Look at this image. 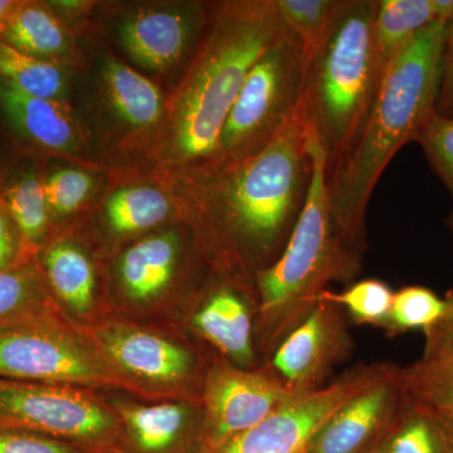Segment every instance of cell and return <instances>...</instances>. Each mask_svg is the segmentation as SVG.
<instances>
[{
	"instance_id": "obj_27",
	"label": "cell",
	"mask_w": 453,
	"mask_h": 453,
	"mask_svg": "<svg viewBox=\"0 0 453 453\" xmlns=\"http://www.w3.org/2000/svg\"><path fill=\"white\" fill-rule=\"evenodd\" d=\"M53 310L58 309L37 261L0 273V326Z\"/></svg>"
},
{
	"instance_id": "obj_26",
	"label": "cell",
	"mask_w": 453,
	"mask_h": 453,
	"mask_svg": "<svg viewBox=\"0 0 453 453\" xmlns=\"http://www.w3.org/2000/svg\"><path fill=\"white\" fill-rule=\"evenodd\" d=\"M0 79L33 97L65 101L67 77L55 62L26 55L0 40Z\"/></svg>"
},
{
	"instance_id": "obj_18",
	"label": "cell",
	"mask_w": 453,
	"mask_h": 453,
	"mask_svg": "<svg viewBox=\"0 0 453 453\" xmlns=\"http://www.w3.org/2000/svg\"><path fill=\"white\" fill-rule=\"evenodd\" d=\"M205 25L201 7L142 9L122 23L120 38L127 53L148 70L177 65Z\"/></svg>"
},
{
	"instance_id": "obj_33",
	"label": "cell",
	"mask_w": 453,
	"mask_h": 453,
	"mask_svg": "<svg viewBox=\"0 0 453 453\" xmlns=\"http://www.w3.org/2000/svg\"><path fill=\"white\" fill-rule=\"evenodd\" d=\"M92 187V178L81 170L59 169L50 174L43 181L50 219H64L79 211L88 201Z\"/></svg>"
},
{
	"instance_id": "obj_19",
	"label": "cell",
	"mask_w": 453,
	"mask_h": 453,
	"mask_svg": "<svg viewBox=\"0 0 453 453\" xmlns=\"http://www.w3.org/2000/svg\"><path fill=\"white\" fill-rule=\"evenodd\" d=\"M0 105L14 129L33 144L53 151H74L80 127L65 101L33 97L0 79Z\"/></svg>"
},
{
	"instance_id": "obj_22",
	"label": "cell",
	"mask_w": 453,
	"mask_h": 453,
	"mask_svg": "<svg viewBox=\"0 0 453 453\" xmlns=\"http://www.w3.org/2000/svg\"><path fill=\"white\" fill-rule=\"evenodd\" d=\"M103 76L106 96L122 121L142 130L162 118V92L150 80L116 59L106 62Z\"/></svg>"
},
{
	"instance_id": "obj_9",
	"label": "cell",
	"mask_w": 453,
	"mask_h": 453,
	"mask_svg": "<svg viewBox=\"0 0 453 453\" xmlns=\"http://www.w3.org/2000/svg\"><path fill=\"white\" fill-rule=\"evenodd\" d=\"M0 428L49 434L97 453H122L120 419L105 390L0 378Z\"/></svg>"
},
{
	"instance_id": "obj_7",
	"label": "cell",
	"mask_w": 453,
	"mask_h": 453,
	"mask_svg": "<svg viewBox=\"0 0 453 453\" xmlns=\"http://www.w3.org/2000/svg\"><path fill=\"white\" fill-rule=\"evenodd\" d=\"M309 55L282 25L247 74L220 135L222 164L242 162L266 148L300 106Z\"/></svg>"
},
{
	"instance_id": "obj_4",
	"label": "cell",
	"mask_w": 453,
	"mask_h": 453,
	"mask_svg": "<svg viewBox=\"0 0 453 453\" xmlns=\"http://www.w3.org/2000/svg\"><path fill=\"white\" fill-rule=\"evenodd\" d=\"M306 148L311 179L305 204L282 255L255 277L256 344L262 365L314 310L329 283L350 285L363 270L365 259L349 251L336 229L327 192L326 153L309 127Z\"/></svg>"
},
{
	"instance_id": "obj_32",
	"label": "cell",
	"mask_w": 453,
	"mask_h": 453,
	"mask_svg": "<svg viewBox=\"0 0 453 453\" xmlns=\"http://www.w3.org/2000/svg\"><path fill=\"white\" fill-rule=\"evenodd\" d=\"M416 142L421 145L432 170L451 193L452 211L446 225L453 234V118L434 112L419 130Z\"/></svg>"
},
{
	"instance_id": "obj_3",
	"label": "cell",
	"mask_w": 453,
	"mask_h": 453,
	"mask_svg": "<svg viewBox=\"0 0 453 453\" xmlns=\"http://www.w3.org/2000/svg\"><path fill=\"white\" fill-rule=\"evenodd\" d=\"M282 23L275 0L220 4L172 106V154L190 172L222 164L220 135L247 74Z\"/></svg>"
},
{
	"instance_id": "obj_31",
	"label": "cell",
	"mask_w": 453,
	"mask_h": 453,
	"mask_svg": "<svg viewBox=\"0 0 453 453\" xmlns=\"http://www.w3.org/2000/svg\"><path fill=\"white\" fill-rule=\"evenodd\" d=\"M446 311L445 299L426 286L410 285L395 291L392 309L384 332L389 338L411 330L426 333Z\"/></svg>"
},
{
	"instance_id": "obj_38",
	"label": "cell",
	"mask_w": 453,
	"mask_h": 453,
	"mask_svg": "<svg viewBox=\"0 0 453 453\" xmlns=\"http://www.w3.org/2000/svg\"><path fill=\"white\" fill-rule=\"evenodd\" d=\"M436 20L449 22L453 18V0H432Z\"/></svg>"
},
{
	"instance_id": "obj_13",
	"label": "cell",
	"mask_w": 453,
	"mask_h": 453,
	"mask_svg": "<svg viewBox=\"0 0 453 453\" xmlns=\"http://www.w3.org/2000/svg\"><path fill=\"white\" fill-rule=\"evenodd\" d=\"M183 258V235L177 229L154 232L130 244L113 267L115 312L145 320L160 311L177 288Z\"/></svg>"
},
{
	"instance_id": "obj_11",
	"label": "cell",
	"mask_w": 453,
	"mask_h": 453,
	"mask_svg": "<svg viewBox=\"0 0 453 453\" xmlns=\"http://www.w3.org/2000/svg\"><path fill=\"white\" fill-rule=\"evenodd\" d=\"M297 395L266 365L244 369L217 357L203 387L204 422L196 453L219 449Z\"/></svg>"
},
{
	"instance_id": "obj_34",
	"label": "cell",
	"mask_w": 453,
	"mask_h": 453,
	"mask_svg": "<svg viewBox=\"0 0 453 453\" xmlns=\"http://www.w3.org/2000/svg\"><path fill=\"white\" fill-rule=\"evenodd\" d=\"M0 453H97L61 438L23 431L0 428Z\"/></svg>"
},
{
	"instance_id": "obj_14",
	"label": "cell",
	"mask_w": 453,
	"mask_h": 453,
	"mask_svg": "<svg viewBox=\"0 0 453 453\" xmlns=\"http://www.w3.org/2000/svg\"><path fill=\"white\" fill-rule=\"evenodd\" d=\"M120 419L122 453H196L204 413L201 401H144L127 393L105 392Z\"/></svg>"
},
{
	"instance_id": "obj_35",
	"label": "cell",
	"mask_w": 453,
	"mask_h": 453,
	"mask_svg": "<svg viewBox=\"0 0 453 453\" xmlns=\"http://www.w3.org/2000/svg\"><path fill=\"white\" fill-rule=\"evenodd\" d=\"M35 261L27 251L0 195V273Z\"/></svg>"
},
{
	"instance_id": "obj_8",
	"label": "cell",
	"mask_w": 453,
	"mask_h": 453,
	"mask_svg": "<svg viewBox=\"0 0 453 453\" xmlns=\"http://www.w3.org/2000/svg\"><path fill=\"white\" fill-rule=\"evenodd\" d=\"M0 378L124 392L81 327L59 310L0 326Z\"/></svg>"
},
{
	"instance_id": "obj_39",
	"label": "cell",
	"mask_w": 453,
	"mask_h": 453,
	"mask_svg": "<svg viewBox=\"0 0 453 453\" xmlns=\"http://www.w3.org/2000/svg\"><path fill=\"white\" fill-rule=\"evenodd\" d=\"M17 5L18 2H14V0H0V35L4 31L9 18H11Z\"/></svg>"
},
{
	"instance_id": "obj_36",
	"label": "cell",
	"mask_w": 453,
	"mask_h": 453,
	"mask_svg": "<svg viewBox=\"0 0 453 453\" xmlns=\"http://www.w3.org/2000/svg\"><path fill=\"white\" fill-rule=\"evenodd\" d=\"M446 311L425 334L422 359H453V288L445 296Z\"/></svg>"
},
{
	"instance_id": "obj_1",
	"label": "cell",
	"mask_w": 453,
	"mask_h": 453,
	"mask_svg": "<svg viewBox=\"0 0 453 453\" xmlns=\"http://www.w3.org/2000/svg\"><path fill=\"white\" fill-rule=\"evenodd\" d=\"M303 107L242 162L195 172L207 252L220 279L255 288L285 250L311 179Z\"/></svg>"
},
{
	"instance_id": "obj_40",
	"label": "cell",
	"mask_w": 453,
	"mask_h": 453,
	"mask_svg": "<svg viewBox=\"0 0 453 453\" xmlns=\"http://www.w3.org/2000/svg\"><path fill=\"white\" fill-rule=\"evenodd\" d=\"M371 453H384V452L381 451L380 445H378V447H375V449H372V451Z\"/></svg>"
},
{
	"instance_id": "obj_30",
	"label": "cell",
	"mask_w": 453,
	"mask_h": 453,
	"mask_svg": "<svg viewBox=\"0 0 453 453\" xmlns=\"http://www.w3.org/2000/svg\"><path fill=\"white\" fill-rule=\"evenodd\" d=\"M393 297L395 291L388 283L378 279H365L351 282L342 292L325 290L319 299L338 305L353 323L371 325L384 330L392 309Z\"/></svg>"
},
{
	"instance_id": "obj_20",
	"label": "cell",
	"mask_w": 453,
	"mask_h": 453,
	"mask_svg": "<svg viewBox=\"0 0 453 453\" xmlns=\"http://www.w3.org/2000/svg\"><path fill=\"white\" fill-rule=\"evenodd\" d=\"M0 40L26 55L50 62L65 58L73 49L67 28L50 7L38 2H18Z\"/></svg>"
},
{
	"instance_id": "obj_29",
	"label": "cell",
	"mask_w": 453,
	"mask_h": 453,
	"mask_svg": "<svg viewBox=\"0 0 453 453\" xmlns=\"http://www.w3.org/2000/svg\"><path fill=\"white\" fill-rule=\"evenodd\" d=\"M405 395L453 419V359H422L402 368Z\"/></svg>"
},
{
	"instance_id": "obj_28",
	"label": "cell",
	"mask_w": 453,
	"mask_h": 453,
	"mask_svg": "<svg viewBox=\"0 0 453 453\" xmlns=\"http://www.w3.org/2000/svg\"><path fill=\"white\" fill-rule=\"evenodd\" d=\"M280 20L296 35L309 57L320 49L344 0H275Z\"/></svg>"
},
{
	"instance_id": "obj_5",
	"label": "cell",
	"mask_w": 453,
	"mask_h": 453,
	"mask_svg": "<svg viewBox=\"0 0 453 453\" xmlns=\"http://www.w3.org/2000/svg\"><path fill=\"white\" fill-rule=\"evenodd\" d=\"M375 12L377 0H344L326 40L309 57L301 107L326 153L327 169L357 139L383 80Z\"/></svg>"
},
{
	"instance_id": "obj_2",
	"label": "cell",
	"mask_w": 453,
	"mask_h": 453,
	"mask_svg": "<svg viewBox=\"0 0 453 453\" xmlns=\"http://www.w3.org/2000/svg\"><path fill=\"white\" fill-rule=\"evenodd\" d=\"M446 25L436 20L426 27L396 57L357 139L326 170L334 222L342 243L357 257L365 259L368 247L366 208L378 180L436 112Z\"/></svg>"
},
{
	"instance_id": "obj_23",
	"label": "cell",
	"mask_w": 453,
	"mask_h": 453,
	"mask_svg": "<svg viewBox=\"0 0 453 453\" xmlns=\"http://www.w3.org/2000/svg\"><path fill=\"white\" fill-rule=\"evenodd\" d=\"M434 22L432 0H377L374 40L383 76L417 33Z\"/></svg>"
},
{
	"instance_id": "obj_16",
	"label": "cell",
	"mask_w": 453,
	"mask_h": 453,
	"mask_svg": "<svg viewBox=\"0 0 453 453\" xmlns=\"http://www.w3.org/2000/svg\"><path fill=\"white\" fill-rule=\"evenodd\" d=\"M407 401L402 368L351 398L312 438L306 453H371Z\"/></svg>"
},
{
	"instance_id": "obj_21",
	"label": "cell",
	"mask_w": 453,
	"mask_h": 453,
	"mask_svg": "<svg viewBox=\"0 0 453 453\" xmlns=\"http://www.w3.org/2000/svg\"><path fill=\"white\" fill-rule=\"evenodd\" d=\"M380 447L384 453H453V419L407 398Z\"/></svg>"
},
{
	"instance_id": "obj_25",
	"label": "cell",
	"mask_w": 453,
	"mask_h": 453,
	"mask_svg": "<svg viewBox=\"0 0 453 453\" xmlns=\"http://www.w3.org/2000/svg\"><path fill=\"white\" fill-rule=\"evenodd\" d=\"M2 196L27 251L37 259L46 244L50 220L43 181L35 173H23L5 188Z\"/></svg>"
},
{
	"instance_id": "obj_12",
	"label": "cell",
	"mask_w": 453,
	"mask_h": 453,
	"mask_svg": "<svg viewBox=\"0 0 453 453\" xmlns=\"http://www.w3.org/2000/svg\"><path fill=\"white\" fill-rule=\"evenodd\" d=\"M347 314L319 299L314 310L280 342L265 365L295 395L321 388L330 372L353 353Z\"/></svg>"
},
{
	"instance_id": "obj_37",
	"label": "cell",
	"mask_w": 453,
	"mask_h": 453,
	"mask_svg": "<svg viewBox=\"0 0 453 453\" xmlns=\"http://www.w3.org/2000/svg\"><path fill=\"white\" fill-rule=\"evenodd\" d=\"M436 113L453 118V18L446 25Z\"/></svg>"
},
{
	"instance_id": "obj_6",
	"label": "cell",
	"mask_w": 453,
	"mask_h": 453,
	"mask_svg": "<svg viewBox=\"0 0 453 453\" xmlns=\"http://www.w3.org/2000/svg\"><path fill=\"white\" fill-rule=\"evenodd\" d=\"M124 392L144 401H201L219 354L186 329L113 312L81 327Z\"/></svg>"
},
{
	"instance_id": "obj_17",
	"label": "cell",
	"mask_w": 453,
	"mask_h": 453,
	"mask_svg": "<svg viewBox=\"0 0 453 453\" xmlns=\"http://www.w3.org/2000/svg\"><path fill=\"white\" fill-rule=\"evenodd\" d=\"M37 257L53 303L71 323L89 326L115 312L94 257L79 241L56 238L42 247Z\"/></svg>"
},
{
	"instance_id": "obj_10",
	"label": "cell",
	"mask_w": 453,
	"mask_h": 453,
	"mask_svg": "<svg viewBox=\"0 0 453 453\" xmlns=\"http://www.w3.org/2000/svg\"><path fill=\"white\" fill-rule=\"evenodd\" d=\"M395 366L360 363L327 386L295 396L255 427L208 453H306L312 438L336 411Z\"/></svg>"
},
{
	"instance_id": "obj_24",
	"label": "cell",
	"mask_w": 453,
	"mask_h": 453,
	"mask_svg": "<svg viewBox=\"0 0 453 453\" xmlns=\"http://www.w3.org/2000/svg\"><path fill=\"white\" fill-rule=\"evenodd\" d=\"M172 211L168 196L157 188H122L107 199L106 226L119 238L142 234L164 225Z\"/></svg>"
},
{
	"instance_id": "obj_15",
	"label": "cell",
	"mask_w": 453,
	"mask_h": 453,
	"mask_svg": "<svg viewBox=\"0 0 453 453\" xmlns=\"http://www.w3.org/2000/svg\"><path fill=\"white\" fill-rule=\"evenodd\" d=\"M256 312L255 291L219 277L189 309L186 330L232 365L258 368Z\"/></svg>"
}]
</instances>
